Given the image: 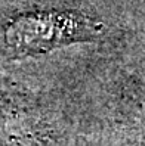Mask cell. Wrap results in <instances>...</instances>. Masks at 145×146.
<instances>
[{"mask_svg": "<svg viewBox=\"0 0 145 146\" xmlns=\"http://www.w3.org/2000/svg\"><path fill=\"white\" fill-rule=\"evenodd\" d=\"M102 24L74 11L36 12L21 15L6 28V43L16 56L49 52L71 43L95 40Z\"/></svg>", "mask_w": 145, "mask_h": 146, "instance_id": "6da1fadb", "label": "cell"}]
</instances>
